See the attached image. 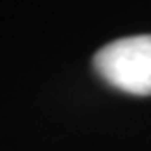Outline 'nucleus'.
<instances>
[{
    "mask_svg": "<svg viewBox=\"0 0 151 151\" xmlns=\"http://www.w3.org/2000/svg\"><path fill=\"white\" fill-rule=\"evenodd\" d=\"M92 63L109 86L137 97L151 94V34L111 40Z\"/></svg>",
    "mask_w": 151,
    "mask_h": 151,
    "instance_id": "f257e3e1",
    "label": "nucleus"
}]
</instances>
